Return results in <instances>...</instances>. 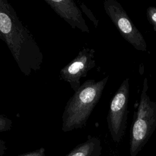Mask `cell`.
Segmentation results:
<instances>
[{
  "mask_svg": "<svg viewBox=\"0 0 156 156\" xmlns=\"http://www.w3.org/2000/svg\"><path fill=\"white\" fill-rule=\"evenodd\" d=\"M0 39L26 76L41 68L43 55L32 34L7 0H0Z\"/></svg>",
  "mask_w": 156,
  "mask_h": 156,
  "instance_id": "cell-1",
  "label": "cell"
},
{
  "mask_svg": "<svg viewBox=\"0 0 156 156\" xmlns=\"http://www.w3.org/2000/svg\"><path fill=\"white\" fill-rule=\"evenodd\" d=\"M108 76L96 81L88 79L74 91L65 106L62 116L64 132L84 127L98 103L107 83Z\"/></svg>",
  "mask_w": 156,
  "mask_h": 156,
  "instance_id": "cell-2",
  "label": "cell"
},
{
  "mask_svg": "<svg viewBox=\"0 0 156 156\" xmlns=\"http://www.w3.org/2000/svg\"><path fill=\"white\" fill-rule=\"evenodd\" d=\"M147 79L143 80L140 99L133 116L130 132V155L136 156L156 129V102L147 94Z\"/></svg>",
  "mask_w": 156,
  "mask_h": 156,
  "instance_id": "cell-3",
  "label": "cell"
},
{
  "mask_svg": "<svg viewBox=\"0 0 156 156\" xmlns=\"http://www.w3.org/2000/svg\"><path fill=\"white\" fill-rule=\"evenodd\" d=\"M129 79H125L111 100L107 116L108 128L113 141H121L124 135L128 113Z\"/></svg>",
  "mask_w": 156,
  "mask_h": 156,
  "instance_id": "cell-4",
  "label": "cell"
},
{
  "mask_svg": "<svg viewBox=\"0 0 156 156\" xmlns=\"http://www.w3.org/2000/svg\"><path fill=\"white\" fill-rule=\"evenodd\" d=\"M104 8L124 39L136 50L146 51L147 44L142 34L132 23L121 4L116 0H105Z\"/></svg>",
  "mask_w": 156,
  "mask_h": 156,
  "instance_id": "cell-5",
  "label": "cell"
},
{
  "mask_svg": "<svg viewBox=\"0 0 156 156\" xmlns=\"http://www.w3.org/2000/svg\"><path fill=\"white\" fill-rule=\"evenodd\" d=\"M94 53V49L84 47L72 61L60 69V79L68 83L74 91L80 87L81 79L85 77L95 66Z\"/></svg>",
  "mask_w": 156,
  "mask_h": 156,
  "instance_id": "cell-6",
  "label": "cell"
},
{
  "mask_svg": "<svg viewBox=\"0 0 156 156\" xmlns=\"http://www.w3.org/2000/svg\"><path fill=\"white\" fill-rule=\"evenodd\" d=\"M49 6L74 29L90 33L82 10L73 0H44Z\"/></svg>",
  "mask_w": 156,
  "mask_h": 156,
  "instance_id": "cell-7",
  "label": "cell"
},
{
  "mask_svg": "<svg viewBox=\"0 0 156 156\" xmlns=\"http://www.w3.org/2000/svg\"><path fill=\"white\" fill-rule=\"evenodd\" d=\"M101 140L89 135L87 140L75 147L66 156H101Z\"/></svg>",
  "mask_w": 156,
  "mask_h": 156,
  "instance_id": "cell-8",
  "label": "cell"
},
{
  "mask_svg": "<svg viewBox=\"0 0 156 156\" xmlns=\"http://www.w3.org/2000/svg\"><path fill=\"white\" fill-rule=\"evenodd\" d=\"M13 125V121L7 116L0 114V132L10 130Z\"/></svg>",
  "mask_w": 156,
  "mask_h": 156,
  "instance_id": "cell-9",
  "label": "cell"
},
{
  "mask_svg": "<svg viewBox=\"0 0 156 156\" xmlns=\"http://www.w3.org/2000/svg\"><path fill=\"white\" fill-rule=\"evenodd\" d=\"M146 16L149 23L156 30V7L153 6L149 7L146 10Z\"/></svg>",
  "mask_w": 156,
  "mask_h": 156,
  "instance_id": "cell-10",
  "label": "cell"
},
{
  "mask_svg": "<svg viewBox=\"0 0 156 156\" xmlns=\"http://www.w3.org/2000/svg\"><path fill=\"white\" fill-rule=\"evenodd\" d=\"M80 7L81 10L87 15V16L88 18V19L93 23L95 27H97V26L98 25L99 21H98V20H97L96 18V17L94 16V15H93V13L91 11V10L90 9H88V7L83 2L80 4Z\"/></svg>",
  "mask_w": 156,
  "mask_h": 156,
  "instance_id": "cell-11",
  "label": "cell"
},
{
  "mask_svg": "<svg viewBox=\"0 0 156 156\" xmlns=\"http://www.w3.org/2000/svg\"><path fill=\"white\" fill-rule=\"evenodd\" d=\"M45 152L46 151L44 147H40L33 151L20 154L18 156H45Z\"/></svg>",
  "mask_w": 156,
  "mask_h": 156,
  "instance_id": "cell-12",
  "label": "cell"
},
{
  "mask_svg": "<svg viewBox=\"0 0 156 156\" xmlns=\"http://www.w3.org/2000/svg\"><path fill=\"white\" fill-rule=\"evenodd\" d=\"M7 150V146L5 142L0 139V156H2L5 153V151Z\"/></svg>",
  "mask_w": 156,
  "mask_h": 156,
  "instance_id": "cell-13",
  "label": "cell"
}]
</instances>
